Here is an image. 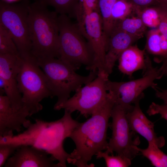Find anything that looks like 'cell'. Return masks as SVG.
I'll return each instance as SVG.
<instances>
[{
    "mask_svg": "<svg viewBox=\"0 0 167 167\" xmlns=\"http://www.w3.org/2000/svg\"><path fill=\"white\" fill-rule=\"evenodd\" d=\"M147 113L149 116L160 114L167 121V104L160 105L152 102L147 110Z\"/></svg>",
    "mask_w": 167,
    "mask_h": 167,
    "instance_id": "cell-28",
    "label": "cell"
},
{
    "mask_svg": "<svg viewBox=\"0 0 167 167\" xmlns=\"http://www.w3.org/2000/svg\"><path fill=\"white\" fill-rule=\"evenodd\" d=\"M28 116L29 113L26 109H14L8 97L0 95V136L13 135L15 131H21L22 126L27 128L31 123L27 118Z\"/></svg>",
    "mask_w": 167,
    "mask_h": 167,
    "instance_id": "cell-13",
    "label": "cell"
},
{
    "mask_svg": "<svg viewBox=\"0 0 167 167\" xmlns=\"http://www.w3.org/2000/svg\"><path fill=\"white\" fill-rule=\"evenodd\" d=\"M137 149L139 152L150 161L153 166L156 167H167V155L156 144L148 143L147 148L143 149L138 147Z\"/></svg>",
    "mask_w": 167,
    "mask_h": 167,
    "instance_id": "cell-20",
    "label": "cell"
},
{
    "mask_svg": "<svg viewBox=\"0 0 167 167\" xmlns=\"http://www.w3.org/2000/svg\"><path fill=\"white\" fill-rule=\"evenodd\" d=\"M108 92L105 100L91 117L85 122L80 123L70 136L75 148L67 160L68 163L78 167L94 166L93 164L88 165V163L96 153L106 150L109 121L116 102L114 96Z\"/></svg>",
    "mask_w": 167,
    "mask_h": 167,
    "instance_id": "cell-2",
    "label": "cell"
},
{
    "mask_svg": "<svg viewBox=\"0 0 167 167\" xmlns=\"http://www.w3.org/2000/svg\"><path fill=\"white\" fill-rule=\"evenodd\" d=\"M19 148L11 144L0 143V167L4 166L10 156Z\"/></svg>",
    "mask_w": 167,
    "mask_h": 167,
    "instance_id": "cell-27",
    "label": "cell"
},
{
    "mask_svg": "<svg viewBox=\"0 0 167 167\" xmlns=\"http://www.w3.org/2000/svg\"><path fill=\"white\" fill-rule=\"evenodd\" d=\"M95 155L97 159L103 158L107 167H127L131 163V160L129 158L118 155H110L106 151L99 152Z\"/></svg>",
    "mask_w": 167,
    "mask_h": 167,
    "instance_id": "cell-26",
    "label": "cell"
},
{
    "mask_svg": "<svg viewBox=\"0 0 167 167\" xmlns=\"http://www.w3.org/2000/svg\"><path fill=\"white\" fill-rule=\"evenodd\" d=\"M28 0L12 4L2 0L0 2V24L9 32L20 55L31 53L28 21Z\"/></svg>",
    "mask_w": 167,
    "mask_h": 167,
    "instance_id": "cell-8",
    "label": "cell"
},
{
    "mask_svg": "<svg viewBox=\"0 0 167 167\" xmlns=\"http://www.w3.org/2000/svg\"><path fill=\"white\" fill-rule=\"evenodd\" d=\"M64 110L63 116L58 120L47 122L36 119L20 134L0 136V143L11 144L19 148L24 145L34 147L45 151L62 167H66L70 154L64 150L63 142L80 123L72 118L71 113Z\"/></svg>",
    "mask_w": 167,
    "mask_h": 167,
    "instance_id": "cell-1",
    "label": "cell"
},
{
    "mask_svg": "<svg viewBox=\"0 0 167 167\" xmlns=\"http://www.w3.org/2000/svg\"><path fill=\"white\" fill-rule=\"evenodd\" d=\"M0 54H19L13 38L8 30L0 24Z\"/></svg>",
    "mask_w": 167,
    "mask_h": 167,
    "instance_id": "cell-25",
    "label": "cell"
},
{
    "mask_svg": "<svg viewBox=\"0 0 167 167\" xmlns=\"http://www.w3.org/2000/svg\"><path fill=\"white\" fill-rule=\"evenodd\" d=\"M74 16L77 19L76 24L79 29L94 53L93 71L97 70L98 73H104L105 58L108 49V42L104 34L99 10L84 8L80 1Z\"/></svg>",
    "mask_w": 167,
    "mask_h": 167,
    "instance_id": "cell-7",
    "label": "cell"
},
{
    "mask_svg": "<svg viewBox=\"0 0 167 167\" xmlns=\"http://www.w3.org/2000/svg\"><path fill=\"white\" fill-rule=\"evenodd\" d=\"M146 54L145 49L141 50L137 45L130 46L119 57V70L130 77L138 70H142L143 74L146 69Z\"/></svg>",
    "mask_w": 167,
    "mask_h": 167,
    "instance_id": "cell-17",
    "label": "cell"
},
{
    "mask_svg": "<svg viewBox=\"0 0 167 167\" xmlns=\"http://www.w3.org/2000/svg\"><path fill=\"white\" fill-rule=\"evenodd\" d=\"M135 13L147 27L157 28L160 22V8L158 5L156 6H148L135 11Z\"/></svg>",
    "mask_w": 167,
    "mask_h": 167,
    "instance_id": "cell-23",
    "label": "cell"
},
{
    "mask_svg": "<svg viewBox=\"0 0 167 167\" xmlns=\"http://www.w3.org/2000/svg\"><path fill=\"white\" fill-rule=\"evenodd\" d=\"M146 69L142 77L126 82L112 81L106 82L107 91L115 97V104L130 108L138 100L144 96L143 91L149 87L157 86L154 81L161 78L159 68L152 66L151 60L146 55Z\"/></svg>",
    "mask_w": 167,
    "mask_h": 167,
    "instance_id": "cell-11",
    "label": "cell"
},
{
    "mask_svg": "<svg viewBox=\"0 0 167 167\" xmlns=\"http://www.w3.org/2000/svg\"><path fill=\"white\" fill-rule=\"evenodd\" d=\"M135 6L130 0H117L111 11V18L114 28L118 22L135 13Z\"/></svg>",
    "mask_w": 167,
    "mask_h": 167,
    "instance_id": "cell-21",
    "label": "cell"
},
{
    "mask_svg": "<svg viewBox=\"0 0 167 167\" xmlns=\"http://www.w3.org/2000/svg\"><path fill=\"white\" fill-rule=\"evenodd\" d=\"M117 0H98V7L102 20L103 31L108 41L114 28L111 18V11Z\"/></svg>",
    "mask_w": 167,
    "mask_h": 167,
    "instance_id": "cell-19",
    "label": "cell"
},
{
    "mask_svg": "<svg viewBox=\"0 0 167 167\" xmlns=\"http://www.w3.org/2000/svg\"><path fill=\"white\" fill-rule=\"evenodd\" d=\"M115 28L122 30L139 39L145 33L147 27L137 16L131 18L128 17L118 22L114 29Z\"/></svg>",
    "mask_w": 167,
    "mask_h": 167,
    "instance_id": "cell-18",
    "label": "cell"
},
{
    "mask_svg": "<svg viewBox=\"0 0 167 167\" xmlns=\"http://www.w3.org/2000/svg\"><path fill=\"white\" fill-rule=\"evenodd\" d=\"M128 108L115 104L112 110V135L106 151L132 160L139 152L137 149L140 143L139 137L131 129L126 117Z\"/></svg>",
    "mask_w": 167,
    "mask_h": 167,
    "instance_id": "cell-9",
    "label": "cell"
},
{
    "mask_svg": "<svg viewBox=\"0 0 167 167\" xmlns=\"http://www.w3.org/2000/svg\"><path fill=\"white\" fill-rule=\"evenodd\" d=\"M40 0L28 6V21L32 54L36 58L59 57L58 16Z\"/></svg>",
    "mask_w": 167,
    "mask_h": 167,
    "instance_id": "cell-3",
    "label": "cell"
},
{
    "mask_svg": "<svg viewBox=\"0 0 167 167\" xmlns=\"http://www.w3.org/2000/svg\"><path fill=\"white\" fill-rule=\"evenodd\" d=\"M152 88L155 92L156 97L162 100L163 101V104H167V89L163 90L157 86Z\"/></svg>",
    "mask_w": 167,
    "mask_h": 167,
    "instance_id": "cell-31",
    "label": "cell"
},
{
    "mask_svg": "<svg viewBox=\"0 0 167 167\" xmlns=\"http://www.w3.org/2000/svg\"><path fill=\"white\" fill-rule=\"evenodd\" d=\"M80 0L84 7L92 10H99L98 7V0Z\"/></svg>",
    "mask_w": 167,
    "mask_h": 167,
    "instance_id": "cell-32",
    "label": "cell"
},
{
    "mask_svg": "<svg viewBox=\"0 0 167 167\" xmlns=\"http://www.w3.org/2000/svg\"><path fill=\"white\" fill-rule=\"evenodd\" d=\"M108 77L104 73H98L93 80L77 90L72 97L54 109H64L71 113L77 111L86 118L92 115L108 96L106 82Z\"/></svg>",
    "mask_w": 167,
    "mask_h": 167,
    "instance_id": "cell-10",
    "label": "cell"
},
{
    "mask_svg": "<svg viewBox=\"0 0 167 167\" xmlns=\"http://www.w3.org/2000/svg\"><path fill=\"white\" fill-rule=\"evenodd\" d=\"M136 10H140L155 4H159L158 0H130Z\"/></svg>",
    "mask_w": 167,
    "mask_h": 167,
    "instance_id": "cell-30",
    "label": "cell"
},
{
    "mask_svg": "<svg viewBox=\"0 0 167 167\" xmlns=\"http://www.w3.org/2000/svg\"><path fill=\"white\" fill-rule=\"evenodd\" d=\"M139 38L120 29L115 28L108 41V49L105 62L104 72L109 76L116 61L122 52Z\"/></svg>",
    "mask_w": 167,
    "mask_h": 167,
    "instance_id": "cell-16",
    "label": "cell"
},
{
    "mask_svg": "<svg viewBox=\"0 0 167 167\" xmlns=\"http://www.w3.org/2000/svg\"><path fill=\"white\" fill-rule=\"evenodd\" d=\"M59 59L75 71L82 65L90 71L93 70L95 55L87 40L76 24L68 15L58 16Z\"/></svg>",
    "mask_w": 167,
    "mask_h": 167,
    "instance_id": "cell-4",
    "label": "cell"
},
{
    "mask_svg": "<svg viewBox=\"0 0 167 167\" xmlns=\"http://www.w3.org/2000/svg\"><path fill=\"white\" fill-rule=\"evenodd\" d=\"M158 5L160 8V22L157 28L167 40V9L162 5Z\"/></svg>",
    "mask_w": 167,
    "mask_h": 167,
    "instance_id": "cell-29",
    "label": "cell"
},
{
    "mask_svg": "<svg viewBox=\"0 0 167 167\" xmlns=\"http://www.w3.org/2000/svg\"><path fill=\"white\" fill-rule=\"evenodd\" d=\"M159 4L163 5L167 3V0H158Z\"/></svg>",
    "mask_w": 167,
    "mask_h": 167,
    "instance_id": "cell-33",
    "label": "cell"
},
{
    "mask_svg": "<svg viewBox=\"0 0 167 167\" xmlns=\"http://www.w3.org/2000/svg\"><path fill=\"white\" fill-rule=\"evenodd\" d=\"M20 55L21 62L17 76L18 88L22 96L23 107L31 116L42 109L40 102L52 95L36 58L31 53Z\"/></svg>",
    "mask_w": 167,
    "mask_h": 167,
    "instance_id": "cell-6",
    "label": "cell"
},
{
    "mask_svg": "<svg viewBox=\"0 0 167 167\" xmlns=\"http://www.w3.org/2000/svg\"><path fill=\"white\" fill-rule=\"evenodd\" d=\"M161 33L158 28L152 29L147 34V40L145 49L154 56L155 62L159 63L161 56L160 42Z\"/></svg>",
    "mask_w": 167,
    "mask_h": 167,
    "instance_id": "cell-22",
    "label": "cell"
},
{
    "mask_svg": "<svg viewBox=\"0 0 167 167\" xmlns=\"http://www.w3.org/2000/svg\"><path fill=\"white\" fill-rule=\"evenodd\" d=\"M38 0H35V1Z\"/></svg>",
    "mask_w": 167,
    "mask_h": 167,
    "instance_id": "cell-35",
    "label": "cell"
},
{
    "mask_svg": "<svg viewBox=\"0 0 167 167\" xmlns=\"http://www.w3.org/2000/svg\"><path fill=\"white\" fill-rule=\"evenodd\" d=\"M47 6L53 7L58 14L73 16L80 0H40Z\"/></svg>",
    "mask_w": 167,
    "mask_h": 167,
    "instance_id": "cell-24",
    "label": "cell"
},
{
    "mask_svg": "<svg viewBox=\"0 0 167 167\" xmlns=\"http://www.w3.org/2000/svg\"><path fill=\"white\" fill-rule=\"evenodd\" d=\"M21 62L18 55L0 54V95L5 93L15 110L23 107L18 88L17 76Z\"/></svg>",
    "mask_w": 167,
    "mask_h": 167,
    "instance_id": "cell-12",
    "label": "cell"
},
{
    "mask_svg": "<svg viewBox=\"0 0 167 167\" xmlns=\"http://www.w3.org/2000/svg\"><path fill=\"white\" fill-rule=\"evenodd\" d=\"M140 100H137L127 112L126 117L130 127L133 132L145 139L148 143H153L162 148L165 145V139L162 136H157L154 123L147 118L140 108Z\"/></svg>",
    "mask_w": 167,
    "mask_h": 167,
    "instance_id": "cell-15",
    "label": "cell"
},
{
    "mask_svg": "<svg viewBox=\"0 0 167 167\" xmlns=\"http://www.w3.org/2000/svg\"><path fill=\"white\" fill-rule=\"evenodd\" d=\"M161 5V4H160ZM162 5L164 6L167 9V3H166L165 4H163V5Z\"/></svg>",
    "mask_w": 167,
    "mask_h": 167,
    "instance_id": "cell-34",
    "label": "cell"
},
{
    "mask_svg": "<svg viewBox=\"0 0 167 167\" xmlns=\"http://www.w3.org/2000/svg\"><path fill=\"white\" fill-rule=\"evenodd\" d=\"M36 59L45 74L52 97L58 98L54 109L69 98L72 92L75 91L83 85L92 80L98 74V71L95 70L91 71L87 76L80 75L57 58Z\"/></svg>",
    "mask_w": 167,
    "mask_h": 167,
    "instance_id": "cell-5",
    "label": "cell"
},
{
    "mask_svg": "<svg viewBox=\"0 0 167 167\" xmlns=\"http://www.w3.org/2000/svg\"><path fill=\"white\" fill-rule=\"evenodd\" d=\"M45 151L32 146H21L7 161L5 167H62Z\"/></svg>",
    "mask_w": 167,
    "mask_h": 167,
    "instance_id": "cell-14",
    "label": "cell"
}]
</instances>
